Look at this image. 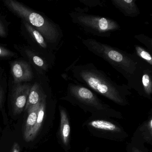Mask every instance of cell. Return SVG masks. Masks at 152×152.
Wrapping results in <instances>:
<instances>
[{
  "label": "cell",
  "mask_w": 152,
  "mask_h": 152,
  "mask_svg": "<svg viewBox=\"0 0 152 152\" xmlns=\"http://www.w3.org/2000/svg\"><path fill=\"white\" fill-rule=\"evenodd\" d=\"M74 79L118 105H129L128 97L131 89L126 84H118L94 64L74 66L72 69Z\"/></svg>",
  "instance_id": "obj_1"
},
{
  "label": "cell",
  "mask_w": 152,
  "mask_h": 152,
  "mask_svg": "<svg viewBox=\"0 0 152 152\" xmlns=\"http://www.w3.org/2000/svg\"><path fill=\"white\" fill-rule=\"evenodd\" d=\"M82 43L89 51L107 62L121 73L128 82L129 88L134 89L144 61L135 54H130L95 39H83Z\"/></svg>",
  "instance_id": "obj_2"
},
{
  "label": "cell",
  "mask_w": 152,
  "mask_h": 152,
  "mask_svg": "<svg viewBox=\"0 0 152 152\" xmlns=\"http://www.w3.org/2000/svg\"><path fill=\"white\" fill-rule=\"evenodd\" d=\"M61 99L78 107L85 113H89L92 117L124 118L121 112L104 103L91 90L80 83H69L66 95Z\"/></svg>",
  "instance_id": "obj_3"
},
{
  "label": "cell",
  "mask_w": 152,
  "mask_h": 152,
  "mask_svg": "<svg viewBox=\"0 0 152 152\" xmlns=\"http://www.w3.org/2000/svg\"><path fill=\"white\" fill-rule=\"evenodd\" d=\"M4 2L11 11L39 31L48 42L55 44L60 41L63 33L56 24L15 0H6Z\"/></svg>",
  "instance_id": "obj_4"
},
{
  "label": "cell",
  "mask_w": 152,
  "mask_h": 152,
  "mask_svg": "<svg viewBox=\"0 0 152 152\" xmlns=\"http://www.w3.org/2000/svg\"><path fill=\"white\" fill-rule=\"evenodd\" d=\"M69 14L73 23L94 36L109 37L112 33L120 31L121 27L115 20L108 18L87 14L78 8Z\"/></svg>",
  "instance_id": "obj_5"
},
{
  "label": "cell",
  "mask_w": 152,
  "mask_h": 152,
  "mask_svg": "<svg viewBox=\"0 0 152 152\" xmlns=\"http://www.w3.org/2000/svg\"><path fill=\"white\" fill-rule=\"evenodd\" d=\"M83 127L94 137L112 141H124L129 137L124 128L111 118L91 116L83 122Z\"/></svg>",
  "instance_id": "obj_6"
},
{
  "label": "cell",
  "mask_w": 152,
  "mask_h": 152,
  "mask_svg": "<svg viewBox=\"0 0 152 152\" xmlns=\"http://www.w3.org/2000/svg\"><path fill=\"white\" fill-rule=\"evenodd\" d=\"M133 89L138 94L151 100L152 95V66L144 62L141 72Z\"/></svg>",
  "instance_id": "obj_7"
},
{
  "label": "cell",
  "mask_w": 152,
  "mask_h": 152,
  "mask_svg": "<svg viewBox=\"0 0 152 152\" xmlns=\"http://www.w3.org/2000/svg\"><path fill=\"white\" fill-rule=\"evenodd\" d=\"M131 143L141 148H145V144L152 145V111L146 120L139 125L133 133Z\"/></svg>",
  "instance_id": "obj_8"
},
{
  "label": "cell",
  "mask_w": 152,
  "mask_h": 152,
  "mask_svg": "<svg viewBox=\"0 0 152 152\" xmlns=\"http://www.w3.org/2000/svg\"><path fill=\"white\" fill-rule=\"evenodd\" d=\"M60 125L58 137L60 144L66 152H69L71 148V126L70 117L66 109L59 106Z\"/></svg>",
  "instance_id": "obj_9"
},
{
  "label": "cell",
  "mask_w": 152,
  "mask_h": 152,
  "mask_svg": "<svg viewBox=\"0 0 152 152\" xmlns=\"http://www.w3.org/2000/svg\"><path fill=\"white\" fill-rule=\"evenodd\" d=\"M31 86L28 84H18L13 89L12 104L15 114L20 113L24 109Z\"/></svg>",
  "instance_id": "obj_10"
},
{
  "label": "cell",
  "mask_w": 152,
  "mask_h": 152,
  "mask_svg": "<svg viewBox=\"0 0 152 152\" xmlns=\"http://www.w3.org/2000/svg\"><path fill=\"white\" fill-rule=\"evenodd\" d=\"M11 73L16 84L30 81L33 78V74L30 64L24 61H15L11 65Z\"/></svg>",
  "instance_id": "obj_11"
},
{
  "label": "cell",
  "mask_w": 152,
  "mask_h": 152,
  "mask_svg": "<svg viewBox=\"0 0 152 152\" xmlns=\"http://www.w3.org/2000/svg\"><path fill=\"white\" fill-rule=\"evenodd\" d=\"M111 2L125 16L135 18L140 14L135 0H112Z\"/></svg>",
  "instance_id": "obj_12"
},
{
  "label": "cell",
  "mask_w": 152,
  "mask_h": 152,
  "mask_svg": "<svg viewBox=\"0 0 152 152\" xmlns=\"http://www.w3.org/2000/svg\"><path fill=\"white\" fill-rule=\"evenodd\" d=\"M46 98L47 96L45 94L41 100L40 105L38 112L36 123L34 127L29 132L27 138L26 139V141H30L34 139L40 130L45 118L46 108Z\"/></svg>",
  "instance_id": "obj_13"
},
{
  "label": "cell",
  "mask_w": 152,
  "mask_h": 152,
  "mask_svg": "<svg viewBox=\"0 0 152 152\" xmlns=\"http://www.w3.org/2000/svg\"><path fill=\"white\" fill-rule=\"evenodd\" d=\"M44 95L45 94L42 92L39 85L37 83H34L30 89L28 99L25 107V111H28L30 108L35 106L39 103Z\"/></svg>",
  "instance_id": "obj_14"
},
{
  "label": "cell",
  "mask_w": 152,
  "mask_h": 152,
  "mask_svg": "<svg viewBox=\"0 0 152 152\" xmlns=\"http://www.w3.org/2000/svg\"><path fill=\"white\" fill-rule=\"evenodd\" d=\"M40 103L41 101L35 106L31 107L27 111L28 117L26 120L25 128L24 132V137L25 139L27 138L29 132L34 127L36 123Z\"/></svg>",
  "instance_id": "obj_15"
},
{
  "label": "cell",
  "mask_w": 152,
  "mask_h": 152,
  "mask_svg": "<svg viewBox=\"0 0 152 152\" xmlns=\"http://www.w3.org/2000/svg\"><path fill=\"white\" fill-rule=\"evenodd\" d=\"M23 22L26 30L30 34L32 38L34 39L36 42H37V43L43 48H47L48 47L47 42L42 34L39 31L34 28L32 26L28 23L27 22L24 21H23Z\"/></svg>",
  "instance_id": "obj_16"
},
{
  "label": "cell",
  "mask_w": 152,
  "mask_h": 152,
  "mask_svg": "<svg viewBox=\"0 0 152 152\" xmlns=\"http://www.w3.org/2000/svg\"><path fill=\"white\" fill-rule=\"evenodd\" d=\"M135 55L142 61L152 66V57L149 52L139 45H135Z\"/></svg>",
  "instance_id": "obj_17"
},
{
  "label": "cell",
  "mask_w": 152,
  "mask_h": 152,
  "mask_svg": "<svg viewBox=\"0 0 152 152\" xmlns=\"http://www.w3.org/2000/svg\"><path fill=\"white\" fill-rule=\"evenodd\" d=\"M26 54L34 64L36 65L38 67L42 68V70L47 71L48 66L45 60H43L40 57L34 55L33 53L29 50L26 52Z\"/></svg>",
  "instance_id": "obj_18"
},
{
  "label": "cell",
  "mask_w": 152,
  "mask_h": 152,
  "mask_svg": "<svg viewBox=\"0 0 152 152\" xmlns=\"http://www.w3.org/2000/svg\"><path fill=\"white\" fill-rule=\"evenodd\" d=\"M134 38L137 39L140 42L144 44L148 48L150 51L152 50V39L148 36H146L144 34H141L136 35Z\"/></svg>",
  "instance_id": "obj_19"
},
{
  "label": "cell",
  "mask_w": 152,
  "mask_h": 152,
  "mask_svg": "<svg viewBox=\"0 0 152 152\" xmlns=\"http://www.w3.org/2000/svg\"><path fill=\"white\" fill-rule=\"evenodd\" d=\"M80 1L89 7L103 6V3L99 0H80Z\"/></svg>",
  "instance_id": "obj_20"
},
{
  "label": "cell",
  "mask_w": 152,
  "mask_h": 152,
  "mask_svg": "<svg viewBox=\"0 0 152 152\" xmlns=\"http://www.w3.org/2000/svg\"><path fill=\"white\" fill-rule=\"evenodd\" d=\"M127 152H148L146 151L145 148H141L136 146L129 143L127 145L126 147Z\"/></svg>",
  "instance_id": "obj_21"
},
{
  "label": "cell",
  "mask_w": 152,
  "mask_h": 152,
  "mask_svg": "<svg viewBox=\"0 0 152 152\" xmlns=\"http://www.w3.org/2000/svg\"><path fill=\"white\" fill-rule=\"evenodd\" d=\"M15 54L14 52L0 46V58H7L13 56Z\"/></svg>",
  "instance_id": "obj_22"
},
{
  "label": "cell",
  "mask_w": 152,
  "mask_h": 152,
  "mask_svg": "<svg viewBox=\"0 0 152 152\" xmlns=\"http://www.w3.org/2000/svg\"><path fill=\"white\" fill-rule=\"evenodd\" d=\"M7 36L6 29L2 23L0 21V37L5 38Z\"/></svg>",
  "instance_id": "obj_23"
},
{
  "label": "cell",
  "mask_w": 152,
  "mask_h": 152,
  "mask_svg": "<svg viewBox=\"0 0 152 152\" xmlns=\"http://www.w3.org/2000/svg\"><path fill=\"white\" fill-rule=\"evenodd\" d=\"M20 146H19V144L18 143H14L13 147H12V150L11 152H20Z\"/></svg>",
  "instance_id": "obj_24"
},
{
  "label": "cell",
  "mask_w": 152,
  "mask_h": 152,
  "mask_svg": "<svg viewBox=\"0 0 152 152\" xmlns=\"http://www.w3.org/2000/svg\"><path fill=\"white\" fill-rule=\"evenodd\" d=\"M3 97V89L1 88V86L0 85V105L1 104L2 99Z\"/></svg>",
  "instance_id": "obj_25"
},
{
  "label": "cell",
  "mask_w": 152,
  "mask_h": 152,
  "mask_svg": "<svg viewBox=\"0 0 152 152\" xmlns=\"http://www.w3.org/2000/svg\"></svg>",
  "instance_id": "obj_26"
}]
</instances>
